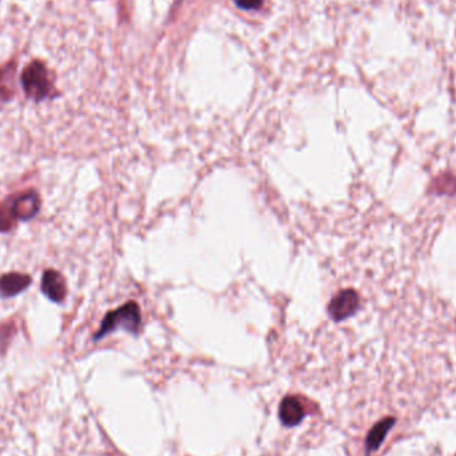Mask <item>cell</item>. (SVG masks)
Here are the masks:
<instances>
[{
  "instance_id": "6da1fadb",
  "label": "cell",
  "mask_w": 456,
  "mask_h": 456,
  "mask_svg": "<svg viewBox=\"0 0 456 456\" xmlns=\"http://www.w3.org/2000/svg\"><path fill=\"white\" fill-rule=\"evenodd\" d=\"M141 327V312L137 301H127L124 306L110 311L100 323L99 330L93 335V341H100L116 330H126L137 334Z\"/></svg>"
},
{
  "instance_id": "7a4b0ae2",
  "label": "cell",
  "mask_w": 456,
  "mask_h": 456,
  "mask_svg": "<svg viewBox=\"0 0 456 456\" xmlns=\"http://www.w3.org/2000/svg\"><path fill=\"white\" fill-rule=\"evenodd\" d=\"M23 89L27 96L36 102L45 99L51 90V83L46 69L41 65H34L25 69L23 73Z\"/></svg>"
},
{
  "instance_id": "3957f363",
  "label": "cell",
  "mask_w": 456,
  "mask_h": 456,
  "mask_svg": "<svg viewBox=\"0 0 456 456\" xmlns=\"http://www.w3.org/2000/svg\"><path fill=\"white\" fill-rule=\"evenodd\" d=\"M8 202L11 205L16 220H21V222H28V220L34 219L41 212V207H42L41 196L34 190H28L25 192L19 194L18 196L8 198Z\"/></svg>"
},
{
  "instance_id": "277c9868",
  "label": "cell",
  "mask_w": 456,
  "mask_h": 456,
  "mask_svg": "<svg viewBox=\"0 0 456 456\" xmlns=\"http://www.w3.org/2000/svg\"><path fill=\"white\" fill-rule=\"evenodd\" d=\"M359 308V295L354 290H343L332 297L328 306L330 317L337 321H342L352 317Z\"/></svg>"
},
{
  "instance_id": "5b68a950",
  "label": "cell",
  "mask_w": 456,
  "mask_h": 456,
  "mask_svg": "<svg viewBox=\"0 0 456 456\" xmlns=\"http://www.w3.org/2000/svg\"><path fill=\"white\" fill-rule=\"evenodd\" d=\"M41 290L54 303H62L67 297V284L63 275L56 270H46L42 276Z\"/></svg>"
},
{
  "instance_id": "8992f818",
  "label": "cell",
  "mask_w": 456,
  "mask_h": 456,
  "mask_svg": "<svg viewBox=\"0 0 456 456\" xmlns=\"http://www.w3.org/2000/svg\"><path fill=\"white\" fill-rule=\"evenodd\" d=\"M32 283L31 276L21 273H8L0 276V297H14L25 291Z\"/></svg>"
},
{
  "instance_id": "52a82bcc",
  "label": "cell",
  "mask_w": 456,
  "mask_h": 456,
  "mask_svg": "<svg viewBox=\"0 0 456 456\" xmlns=\"http://www.w3.org/2000/svg\"><path fill=\"white\" fill-rule=\"evenodd\" d=\"M279 416L282 423L286 427L297 426L303 418H304V410L301 403L294 396H287L282 400L279 407Z\"/></svg>"
},
{
  "instance_id": "ba28073f",
  "label": "cell",
  "mask_w": 456,
  "mask_h": 456,
  "mask_svg": "<svg viewBox=\"0 0 456 456\" xmlns=\"http://www.w3.org/2000/svg\"><path fill=\"white\" fill-rule=\"evenodd\" d=\"M395 424V419L394 418H386L383 420H380L379 423H376L367 435L365 439V447L368 453L376 451L380 444L383 443V440L386 439V435L389 433V430L392 429V426Z\"/></svg>"
},
{
  "instance_id": "9c48e42d",
  "label": "cell",
  "mask_w": 456,
  "mask_h": 456,
  "mask_svg": "<svg viewBox=\"0 0 456 456\" xmlns=\"http://www.w3.org/2000/svg\"><path fill=\"white\" fill-rule=\"evenodd\" d=\"M16 222L18 220L12 212V208H11L8 199L1 202L0 203V233L11 231L12 228L15 227Z\"/></svg>"
},
{
  "instance_id": "30bf717a",
  "label": "cell",
  "mask_w": 456,
  "mask_h": 456,
  "mask_svg": "<svg viewBox=\"0 0 456 456\" xmlns=\"http://www.w3.org/2000/svg\"><path fill=\"white\" fill-rule=\"evenodd\" d=\"M235 3L246 10H256L262 5V0H235Z\"/></svg>"
}]
</instances>
